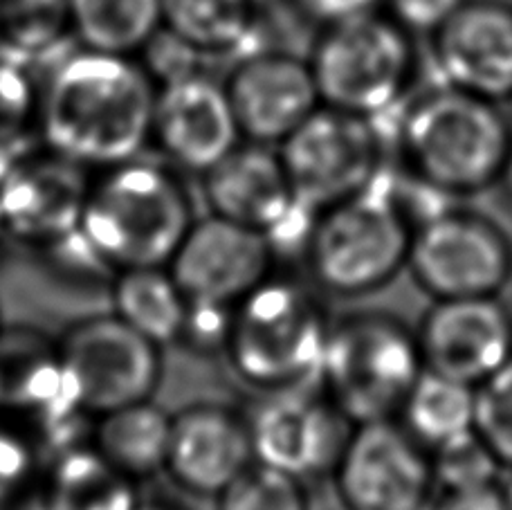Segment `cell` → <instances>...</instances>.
Listing matches in <instances>:
<instances>
[{
    "instance_id": "74e56055",
    "label": "cell",
    "mask_w": 512,
    "mask_h": 510,
    "mask_svg": "<svg viewBox=\"0 0 512 510\" xmlns=\"http://www.w3.org/2000/svg\"><path fill=\"white\" fill-rule=\"evenodd\" d=\"M499 490L508 510H512V470H504V477L499 481Z\"/></svg>"
},
{
    "instance_id": "f1b7e54d",
    "label": "cell",
    "mask_w": 512,
    "mask_h": 510,
    "mask_svg": "<svg viewBox=\"0 0 512 510\" xmlns=\"http://www.w3.org/2000/svg\"><path fill=\"white\" fill-rule=\"evenodd\" d=\"M432 463L438 493L497 486L504 477L501 463L474 430L432 450Z\"/></svg>"
},
{
    "instance_id": "ac0fdd59",
    "label": "cell",
    "mask_w": 512,
    "mask_h": 510,
    "mask_svg": "<svg viewBox=\"0 0 512 510\" xmlns=\"http://www.w3.org/2000/svg\"><path fill=\"white\" fill-rule=\"evenodd\" d=\"M441 84L504 104L512 93V5L465 0L432 34Z\"/></svg>"
},
{
    "instance_id": "7a4b0ae2",
    "label": "cell",
    "mask_w": 512,
    "mask_h": 510,
    "mask_svg": "<svg viewBox=\"0 0 512 510\" xmlns=\"http://www.w3.org/2000/svg\"><path fill=\"white\" fill-rule=\"evenodd\" d=\"M389 117L391 162L409 178L456 203L497 189L512 151L501 104L441 84L411 93Z\"/></svg>"
},
{
    "instance_id": "9a60e30c",
    "label": "cell",
    "mask_w": 512,
    "mask_h": 510,
    "mask_svg": "<svg viewBox=\"0 0 512 510\" xmlns=\"http://www.w3.org/2000/svg\"><path fill=\"white\" fill-rule=\"evenodd\" d=\"M416 335L425 369L477 387L512 360V308L501 295L432 299Z\"/></svg>"
},
{
    "instance_id": "8fae6325",
    "label": "cell",
    "mask_w": 512,
    "mask_h": 510,
    "mask_svg": "<svg viewBox=\"0 0 512 510\" xmlns=\"http://www.w3.org/2000/svg\"><path fill=\"white\" fill-rule=\"evenodd\" d=\"M57 351L72 394L86 414L99 416L149 400L160 382V346L117 315L72 326Z\"/></svg>"
},
{
    "instance_id": "ab89813d",
    "label": "cell",
    "mask_w": 512,
    "mask_h": 510,
    "mask_svg": "<svg viewBox=\"0 0 512 510\" xmlns=\"http://www.w3.org/2000/svg\"><path fill=\"white\" fill-rule=\"evenodd\" d=\"M254 3H256V5H263V3H265V0H254Z\"/></svg>"
},
{
    "instance_id": "d6986e66",
    "label": "cell",
    "mask_w": 512,
    "mask_h": 510,
    "mask_svg": "<svg viewBox=\"0 0 512 510\" xmlns=\"http://www.w3.org/2000/svg\"><path fill=\"white\" fill-rule=\"evenodd\" d=\"M90 182L59 156L23 158L0 176V230L30 245L66 243L79 232Z\"/></svg>"
},
{
    "instance_id": "e0dca14e",
    "label": "cell",
    "mask_w": 512,
    "mask_h": 510,
    "mask_svg": "<svg viewBox=\"0 0 512 510\" xmlns=\"http://www.w3.org/2000/svg\"><path fill=\"white\" fill-rule=\"evenodd\" d=\"M151 140L173 165L203 176L241 144L225 86L200 70L160 84Z\"/></svg>"
},
{
    "instance_id": "f546056e",
    "label": "cell",
    "mask_w": 512,
    "mask_h": 510,
    "mask_svg": "<svg viewBox=\"0 0 512 510\" xmlns=\"http://www.w3.org/2000/svg\"><path fill=\"white\" fill-rule=\"evenodd\" d=\"M39 93L30 63L0 52V149L16 151L39 117Z\"/></svg>"
},
{
    "instance_id": "4fadbf2b",
    "label": "cell",
    "mask_w": 512,
    "mask_h": 510,
    "mask_svg": "<svg viewBox=\"0 0 512 510\" xmlns=\"http://www.w3.org/2000/svg\"><path fill=\"white\" fill-rule=\"evenodd\" d=\"M203 191L214 216L270 236L274 248H297L313 212L299 205L277 147L245 142L203 173Z\"/></svg>"
},
{
    "instance_id": "2e32d148",
    "label": "cell",
    "mask_w": 512,
    "mask_h": 510,
    "mask_svg": "<svg viewBox=\"0 0 512 510\" xmlns=\"http://www.w3.org/2000/svg\"><path fill=\"white\" fill-rule=\"evenodd\" d=\"M223 86L241 138L268 147H279L322 106L308 59L283 50H254L236 59Z\"/></svg>"
},
{
    "instance_id": "d590c367",
    "label": "cell",
    "mask_w": 512,
    "mask_h": 510,
    "mask_svg": "<svg viewBox=\"0 0 512 510\" xmlns=\"http://www.w3.org/2000/svg\"><path fill=\"white\" fill-rule=\"evenodd\" d=\"M133 510H191L178 502H171V499H140Z\"/></svg>"
},
{
    "instance_id": "52a82bcc",
    "label": "cell",
    "mask_w": 512,
    "mask_h": 510,
    "mask_svg": "<svg viewBox=\"0 0 512 510\" xmlns=\"http://www.w3.org/2000/svg\"><path fill=\"white\" fill-rule=\"evenodd\" d=\"M308 63L324 106L371 120L407 102L418 70L411 34L376 12L326 25Z\"/></svg>"
},
{
    "instance_id": "83f0119b",
    "label": "cell",
    "mask_w": 512,
    "mask_h": 510,
    "mask_svg": "<svg viewBox=\"0 0 512 510\" xmlns=\"http://www.w3.org/2000/svg\"><path fill=\"white\" fill-rule=\"evenodd\" d=\"M216 510H310L306 481L254 461L216 495Z\"/></svg>"
},
{
    "instance_id": "d4e9b609",
    "label": "cell",
    "mask_w": 512,
    "mask_h": 510,
    "mask_svg": "<svg viewBox=\"0 0 512 510\" xmlns=\"http://www.w3.org/2000/svg\"><path fill=\"white\" fill-rule=\"evenodd\" d=\"M115 315L158 346L182 338L187 299L167 268L120 270L113 284Z\"/></svg>"
},
{
    "instance_id": "277c9868",
    "label": "cell",
    "mask_w": 512,
    "mask_h": 510,
    "mask_svg": "<svg viewBox=\"0 0 512 510\" xmlns=\"http://www.w3.org/2000/svg\"><path fill=\"white\" fill-rule=\"evenodd\" d=\"M331 322L319 290L277 270L236 304L223 351L236 376L261 394L310 387Z\"/></svg>"
},
{
    "instance_id": "3957f363",
    "label": "cell",
    "mask_w": 512,
    "mask_h": 510,
    "mask_svg": "<svg viewBox=\"0 0 512 510\" xmlns=\"http://www.w3.org/2000/svg\"><path fill=\"white\" fill-rule=\"evenodd\" d=\"M414 216L389 162L367 189L313 214L299 257L326 299H367L407 272Z\"/></svg>"
},
{
    "instance_id": "836d02e7",
    "label": "cell",
    "mask_w": 512,
    "mask_h": 510,
    "mask_svg": "<svg viewBox=\"0 0 512 510\" xmlns=\"http://www.w3.org/2000/svg\"><path fill=\"white\" fill-rule=\"evenodd\" d=\"M429 510H508L499 484L472 490H441Z\"/></svg>"
},
{
    "instance_id": "4dcf8cb0",
    "label": "cell",
    "mask_w": 512,
    "mask_h": 510,
    "mask_svg": "<svg viewBox=\"0 0 512 510\" xmlns=\"http://www.w3.org/2000/svg\"><path fill=\"white\" fill-rule=\"evenodd\" d=\"M474 432L512 470V360L474 387Z\"/></svg>"
},
{
    "instance_id": "30bf717a",
    "label": "cell",
    "mask_w": 512,
    "mask_h": 510,
    "mask_svg": "<svg viewBox=\"0 0 512 510\" xmlns=\"http://www.w3.org/2000/svg\"><path fill=\"white\" fill-rule=\"evenodd\" d=\"M328 479L344 510H427L438 493L432 452L398 418L351 425Z\"/></svg>"
},
{
    "instance_id": "5b68a950",
    "label": "cell",
    "mask_w": 512,
    "mask_h": 510,
    "mask_svg": "<svg viewBox=\"0 0 512 510\" xmlns=\"http://www.w3.org/2000/svg\"><path fill=\"white\" fill-rule=\"evenodd\" d=\"M191 225L194 214L182 182L135 158L90 182L77 234L102 266L167 268Z\"/></svg>"
},
{
    "instance_id": "4316f807",
    "label": "cell",
    "mask_w": 512,
    "mask_h": 510,
    "mask_svg": "<svg viewBox=\"0 0 512 510\" xmlns=\"http://www.w3.org/2000/svg\"><path fill=\"white\" fill-rule=\"evenodd\" d=\"M68 39L70 0H0V52L32 63Z\"/></svg>"
},
{
    "instance_id": "ffe728a7",
    "label": "cell",
    "mask_w": 512,
    "mask_h": 510,
    "mask_svg": "<svg viewBox=\"0 0 512 510\" xmlns=\"http://www.w3.org/2000/svg\"><path fill=\"white\" fill-rule=\"evenodd\" d=\"M254 463L248 414L227 405H194L171 418L164 470L191 495L216 497Z\"/></svg>"
},
{
    "instance_id": "f35d334b",
    "label": "cell",
    "mask_w": 512,
    "mask_h": 510,
    "mask_svg": "<svg viewBox=\"0 0 512 510\" xmlns=\"http://www.w3.org/2000/svg\"><path fill=\"white\" fill-rule=\"evenodd\" d=\"M506 108H504V111H506V115H508V120H510V124H512V93L508 95V99H506Z\"/></svg>"
},
{
    "instance_id": "9c48e42d",
    "label": "cell",
    "mask_w": 512,
    "mask_h": 510,
    "mask_svg": "<svg viewBox=\"0 0 512 510\" xmlns=\"http://www.w3.org/2000/svg\"><path fill=\"white\" fill-rule=\"evenodd\" d=\"M277 151L299 205L313 214L367 189L391 158L376 120L324 104Z\"/></svg>"
},
{
    "instance_id": "e575fe53",
    "label": "cell",
    "mask_w": 512,
    "mask_h": 510,
    "mask_svg": "<svg viewBox=\"0 0 512 510\" xmlns=\"http://www.w3.org/2000/svg\"><path fill=\"white\" fill-rule=\"evenodd\" d=\"M378 3L380 0H297L301 12L324 27L373 12Z\"/></svg>"
},
{
    "instance_id": "484cf974",
    "label": "cell",
    "mask_w": 512,
    "mask_h": 510,
    "mask_svg": "<svg viewBox=\"0 0 512 510\" xmlns=\"http://www.w3.org/2000/svg\"><path fill=\"white\" fill-rule=\"evenodd\" d=\"M396 418L432 452L474 430V387L425 369Z\"/></svg>"
},
{
    "instance_id": "1f68e13d",
    "label": "cell",
    "mask_w": 512,
    "mask_h": 510,
    "mask_svg": "<svg viewBox=\"0 0 512 510\" xmlns=\"http://www.w3.org/2000/svg\"><path fill=\"white\" fill-rule=\"evenodd\" d=\"M36 472V450L14 427L0 425V508L25 495Z\"/></svg>"
},
{
    "instance_id": "8992f818",
    "label": "cell",
    "mask_w": 512,
    "mask_h": 510,
    "mask_svg": "<svg viewBox=\"0 0 512 510\" xmlns=\"http://www.w3.org/2000/svg\"><path fill=\"white\" fill-rule=\"evenodd\" d=\"M425 371L416 326L382 308L333 317L315 385L351 425L396 418Z\"/></svg>"
},
{
    "instance_id": "6da1fadb",
    "label": "cell",
    "mask_w": 512,
    "mask_h": 510,
    "mask_svg": "<svg viewBox=\"0 0 512 510\" xmlns=\"http://www.w3.org/2000/svg\"><path fill=\"white\" fill-rule=\"evenodd\" d=\"M155 95L137 57L77 45L43 79L36 129L54 156L108 169L135 160L151 140Z\"/></svg>"
},
{
    "instance_id": "7402d4cb",
    "label": "cell",
    "mask_w": 512,
    "mask_h": 510,
    "mask_svg": "<svg viewBox=\"0 0 512 510\" xmlns=\"http://www.w3.org/2000/svg\"><path fill=\"white\" fill-rule=\"evenodd\" d=\"M171 416L149 400L99 414L93 427V448L133 481L164 470L169 452Z\"/></svg>"
},
{
    "instance_id": "603a6c76",
    "label": "cell",
    "mask_w": 512,
    "mask_h": 510,
    "mask_svg": "<svg viewBox=\"0 0 512 510\" xmlns=\"http://www.w3.org/2000/svg\"><path fill=\"white\" fill-rule=\"evenodd\" d=\"M254 0H162V27L200 54H250Z\"/></svg>"
},
{
    "instance_id": "44dd1931",
    "label": "cell",
    "mask_w": 512,
    "mask_h": 510,
    "mask_svg": "<svg viewBox=\"0 0 512 510\" xmlns=\"http://www.w3.org/2000/svg\"><path fill=\"white\" fill-rule=\"evenodd\" d=\"M137 502L135 481L111 466L93 445L63 450L39 497L41 510H133Z\"/></svg>"
},
{
    "instance_id": "cb8c5ba5",
    "label": "cell",
    "mask_w": 512,
    "mask_h": 510,
    "mask_svg": "<svg viewBox=\"0 0 512 510\" xmlns=\"http://www.w3.org/2000/svg\"><path fill=\"white\" fill-rule=\"evenodd\" d=\"M70 30L79 48L140 57L162 30V0H70Z\"/></svg>"
},
{
    "instance_id": "8d00e7d4",
    "label": "cell",
    "mask_w": 512,
    "mask_h": 510,
    "mask_svg": "<svg viewBox=\"0 0 512 510\" xmlns=\"http://www.w3.org/2000/svg\"><path fill=\"white\" fill-rule=\"evenodd\" d=\"M495 191H501V194H504L512 203V151H510V158L506 162L504 173H501V180H499V185H497Z\"/></svg>"
},
{
    "instance_id": "5bb4252c",
    "label": "cell",
    "mask_w": 512,
    "mask_h": 510,
    "mask_svg": "<svg viewBox=\"0 0 512 510\" xmlns=\"http://www.w3.org/2000/svg\"><path fill=\"white\" fill-rule=\"evenodd\" d=\"M254 461L301 481L328 479L351 423L317 385L263 394L248 414Z\"/></svg>"
},
{
    "instance_id": "d6a6232c",
    "label": "cell",
    "mask_w": 512,
    "mask_h": 510,
    "mask_svg": "<svg viewBox=\"0 0 512 510\" xmlns=\"http://www.w3.org/2000/svg\"><path fill=\"white\" fill-rule=\"evenodd\" d=\"M465 0H389L391 18L409 34L432 36Z\"/></svg>"
},
{
    "instance_id": "7c38bea8",
    "label": "cell",
    "mask_w": 512,
    "mask_h": 510,
    "mask_svg": "<svg viewBox=\"0 0 512 510\" xmlns=\"http://www.w3.org/2000/svg\"><path fill=\"white\" fill-rule=\"evenodd\" d=\"M277 266L279 250L268 234L212 214L189 227L167 270L187 306L234 311Z\"/></svg>"
},
{
    "instance_id": "ba28073f",
    "label": "cell",
    "mask_w": 512,
    "mask_h": 510,
    "mask_svg": "<svg viewBox=\"0 0 512 510\" xmlns=\"http://www.w3.org/2000/svg\"><path fill=\"white\" fill-rule=\"evenodd\" d=\"M407 272L429 299L501 295L512 284V236L495 216L452 203L416 227Z\"/></svg>"
}]
</instances>
